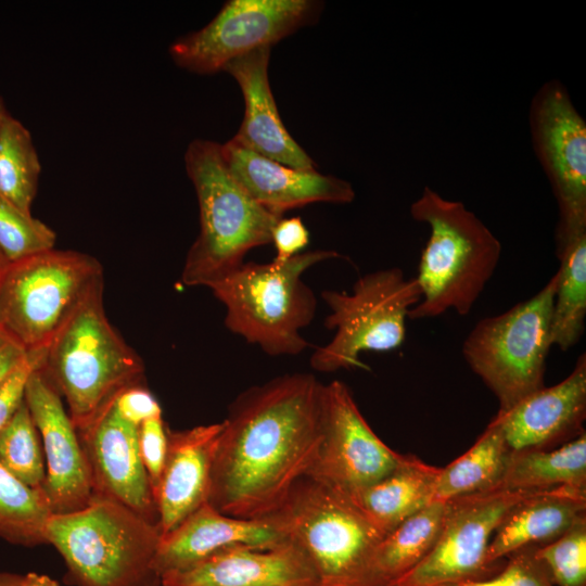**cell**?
Listing matches in <instances>:
<instances>
[{"instance_id": "cell-1", "label": "cell", "mask_w": 586, "mask_h": 586, "mask_svg": "<svg viewBox=\"0 0 586 586\" xmlns=\"http://www.w3.org/2000/svg\"><path fill=\"white\" fill-rule=\"evenodd\" d=\"M320 383L291 373L246 388L228 408L211 474L208 504L222 514H271L306 475L322 437Z\"/></svg>"}, {"instance_id": "cell-2", "label": "cell", "mask_w": 586, "mask_h": 586, "mask_svg": "<svg viewBox=\"0 0 586 586\" xmlns=\"http://www.w3.org/2000/svg\"><path fill=\"white\" fill-rule=\"evenodd\" d=\"M410 215L429 226L430 237L415 277L421 300L408 318H435L448 310L468 315L497 268L500 241L462 202L428 186L410 205Z\"/></svg>"}, {"instance_id": "cell-3", "label": "cell", "mask_w": 586, "mask_h": 586, "mask_svg": "<svg viewBox=\"0 0 586 586\" xmlns=\"http://www.w3.org/2000/svg\"><path fill=\"white\" fill-rule=\"evenodd\" d=\"M200 209V232L188 251L181 281L212 288L244 262L252 249L271 243L282 218L259 205L229 171L218 142L196 139L184 154Z\"/></svg>"}, {"instance_id": "cell-4", "label": "cell", "mask_w": 586, "mask_h": 586, "mask_svg": "<svg viewBox=\"0 0 586 586\" xmlns=\"http://www.w3.org/2000/svg\"><path fill=\"white\" fill-rule=\"evenodd\" d=\"M67 404L77 430L120 391L141 384V357L109 321L103 282L97 284L63 323L39 368Z\"/></svg>"}, {"instance_id": "cell-5", "label": "cell", "mask_w": 586, "mask_h": 586, "mask_svg": "<svg viewBox=\"0 0 586 586\" xmlns=\"http://www.w3.org/2000/svg\"><path fill=\"white\" fill-rule=\"evenodd\" d=\"M160 538L157 524L101 497L52 513L46 527L47 544L60 552L75 586H161L153 566Z\"/></svg>"}, {"instance_id": "cell-6", "label": "cell", "mask_w": 586, "mask_h": 586, "mask_svg": "<svg viewBox=\"0 0 586 586\" xmlns=\"http://www.w3.org/2000/svg\"><path fill=\"white\" fill-rule=\"evenodd\" d=\"M342 255L333 250L300 253L282 265L243 263L211 288L226 307L225 324L267 355H298L310 346L301 330L316 313V296L302 280L311 266Z\"/></svg>"}, {"instance_id": "cell-7", "label": "cell", "mask_w": 586, "mask_h": 586, "mask_svg": "<svg viewBox=\"0 0 586 586\" xmlns=\"http://www.w3.org/2000/svg\"><path fill=\"white\" fill-rule=\"evenodd\" d=\"M266 518L305 552L319 586H365L385 536L347 493L309 476L300 479Z\"/></svg>"}, {"instance_id": "cell-8", "label": "cell", "mask_w": 586, "mask_h": 586, "mask_svg": "<svg viewBox=\"0 0 586 586\" xmlns=\"http://www.w3.org/2000/svg\"><path fill=\"white\" fill-rule=\"evenodd\" d=\"M557 275L532 297L476 322L462 344L471 370L496 396L499 411L544 387Z\"/></svg>"}, {"instance_id": "cell-9", "label": "cell", "mask_w": 586, "mask_h": 586, "mask_svg": "<svg viewBox=\"0 0 586 586\" xmlns=\"http://www.w3.org/2000/svg\"><path fill=\"white\" fill-rule=\"evenodd\" d=\"M100 282L101 264L77 251L54 247L9 263L0 284V327L27 352L43 351Z\"/></svg>"}, {"instance_id": "cell-10", "label": "cell", "mask_w": 586, "mask_h": 586, "mask_svg": "<svg viewBox=\"0 0 586 586\" xmlns=\"http://www.w3.org/2000/svg\"><path fill=\"white\" fill-rule=\"evenodd\" d=\"M321 297L331 309L324 327L335 334L313 353L310 366L320 372H334L369 369L359 359L362 352L400 347L408 311L421 300V291L416 278L407 279L402 269L393 267L359 277L351 293L326 290Z\"/></svg>"}, {"instance_id": "cell-11", "label": "cell", "mask_w": 586, "mask_h": 586, "mask_svg": "<svg viewBox=\"0 0 586 586\" xmlns=\"http://www.w3.org/2000/svg\"><path fill=\"white\" fill-rule=\"evenodd\" d=\"M321 7L313 0H230L203 28L175 40L169 54L186 71L214 74L317 21Z\"/></svg>"}, {"instance_id": "cell-12", "label": "cell", "mask_w": 586, "mask_h": 586, "mask_svg": "<svg viewBox=\"0 0 586 586\" xmlns=\"http://www.w3.org/2000/svg\"><path fill=\"white\" fill-rule=\"evenodd\" d=\"M539 491L497 487L447 501L432 549L395 586H457L495 574L501 565L487 562L494 533L520 502Z\"/></svg>"}, {"instance_id": "cell-13", "label": "cell", "mask_w": 586, "mask_h": 586, "mask_svg": "<svg viewBox=\"0 0 586 586\" xmlns=\"http://www.w3.org/2000/svg\"><path fill=\"white\" fill-rule=\"evenodd\" d=\"M528 122L558 204V225H586V123L561 81H546L535 92Z\"/></svg>"}, {"instance_id": "cell-14", "label": "cell", "mask_w": 586, "mask_h": 586, "mask_svg": "<svg viewBox=\"0 0 586 586\" xmlns=\"http://www.w3.org/2000/svg\"><path fill=\"white\" fill-rule=\"evenodd\" d=\"M321 424V442L305 476L348 495L386 475L403 456L377 436L341 381L322 385Z\"/></svg>"}, {"instance_id": "cell-15", "label": "cell", "mask_w": 586, "mask_h": 586, "mask_svg": "<svg viewBox=\"0 0 586 586\" xmlns=\"http://www.w3.org/2000/svg\"><path fill=\"white\" fill-rule=\"evenodd\" d=\"M25 403L43 449V492L52 512L67 513L86 507L93 498V487L77 429L61 395L39 368L28 379Z\"/></svg>"}, {"instance_id": "cell-16", "label": "cell", "mask_w": 586, "mask_h": 586, "mask_svg": "<svg viewBox=\"0 0 586 586\" xmlns=\"http://www.w3.org/2000/svg\"><path fill=\"white\" fill-rule=\"evenodd\" d=\"M114 398L77 430L90 470L93 497L117 501L158 525L151 484L140 456L138 426L118 413Z\"/></svg>"}, {"instance_id": "cell-17", "label": "cell", "mask_w": 586, "mask_h": 586, "mask_svg": "<svg viewBox=\"0 0 586 586\" xmlns=\"http://www.w3.org/2000/svg\"><path fill=\"white\" fill-rule=\"evenodd\" d=\"M513 453L558 447L585 432L586 354L556 385L542 387L494 417Z\"/></svg>"}, {"instance_id": "cell-18", "label": "cell", "mask_w": 586, "mask_h": 586, "mask_svg": "<svg viewBox=\"0 0 586 586\" xmlns=\"http://www.w3.org/2000/svg\"><path fill=\"white\" fill-rule=\"evenodd\" d=\"M161 586H319L316 571L293 542L270 547L237 545L182 570L164 574Z\"/></svg>"}, {"instance_id": "cell-19", "label": "cell", "mask_w": 586, "mask_h": 586, "mask_svg": "<svg viewBox=\"0 0 586 586\" xmlns=\"http://www.w3.org/2000/svg\"><path fill=\"white\" fill-rule=\"evenodd\" d=\"M225 163L244 190L264 208L281 216L292 208L316 202L347 204L354 201L353 186L316 169H297L269 160L233 138L221 144Z\"/></svg>"}, {"instance_id": "cell-20", "label": "cell", "mask_w": 586, "mask_h": 586, "mask_svg": "<svg viewBox=\"0 0 586 586\" xmlns=\"http://www.w3.org/2000/svg\"><path fill=\"white\" fill-rule=\"evenodd\" d=\"M222 422L167 431V450L153 492L161 536L208 501L214 455Z\"/></svg>"}, {"instance_id": "cell-21", "label": "cell", "mask_w": 586, "mask_h": 586, "mask_svg": "<svg viewBox=\"0 0 586 586\" xmlns=\"http://www.w3.org/2000/svg\"><path fill=\"white\" fill-rule=\"evenodd\" d=\"M285 540L286 536L268 518H233L205 502L161 536L153 566L162 578L168 572L189 568L231 546L270 547Z\"/></svg>"}, {"instance_id": "cell-22", "label": "cell", "mask_w": 586, "mask_h": 586, "mask_svg": "<svg viewBox=\"0 0 586 586\" xmlns=\"http://www.w3.org/2000/svg\"><path fill=\"white\" fill-rule=\"evenodd\" d=\"M269 47L254 50L229 62L224 71L240 86L245 112L235 141L269 160L297 169H316L313 158L284 127L269 79Z\"/></svg>"}, {"instance_id": "cell-23", "label": "cell", "mask_w": 586, "mask_h": 586, "mask_svg": "<svg viewBox=\"0 0 586 586\" xmlns=\"http://www.w3.org/2000/svg\"><path fill=\"white\" fill-rule=\"evenodd\" d=\"M586 517V492L571 487L543 489L520 502L493 535L487 562L527 547L551 543Z\"/></svg>"}, {"instance_id": "cell-24", "label": "cell", "mask_w": 586, "mask_h": 586, "mask_svg": "<svg viewBox=\"0 0 586 586\" xmlns=\"http://www.w3.org/2000/svg\"><path fill=\"white\" fill-rule=\"evenodd\" d=\"M441 468L413 455H403L396 467L373 484L349 495L385 535L433 499Z\"/></svg>"}, {"instance_id": "cell-25", "label": "cell", "mask_w": 586, "mask_h": 586, "mask_svg": "<svg viewBox=\"0 0 586 586\" xmlns=\"http://www.w3.org/2000/svg\"><path fill=\"white\" fill-rule=\"evenodd\" d=\"M560 260L551 315V343L565 352L581 340L586 319V227H556Z\"/></svg>"}, {"instance_id": "cell-26", "label": "cell", "mask_w": 586, "mask_h": 586, "mask_svg": "<svg viewBox=\"0 0 586 586\" xmlns=\"http://www.w3.org/2000/svg\"><path fill=\"white\" fill-rule=\"evenodd\" d=\"M446 510L433 501L386 534L377 546L365 586H395L432 549Z\"/></svg>"}, {"instance_id": "cell-27", "label": "cell", "mask_w": 586, "mask_h": 586, "mask_svg": "<svg viewBox=\"0 0 586 586\" xmlns=\"http://www.w3.org/2000/svg\"><path fill=\"white\" fill-rule=\"evenodd\" d=\"M499 422L494 418L476 442L463 455L441 468L432 501L451 499L497 488L511 461Z\"/></svg>"}, {"instance_id": "cell-28", "label": "cell", "mask_w": 586, "mask_h": 586, "mask_svg": "<svg viewBox=\"0 0 586 586\" xmlns=\"http://www.w3.org/2000/svg\"><path fill=\"white\" fill-rule=\"evenodd\" d=\"M571 487L586 492V433L551 449L513 453L499 488Z\"/></svg>"}, {"instance_id": "cell-29", "label": "cell", "mask_w": 586, "mask_h": 586, "mask_svg": "<svg viewBox=\"0 0 586 586\" xmlns=\"http://www.w3.org/2000/svg\"><path fill=\"white\" fill-rule=\"evenodd\" d=\"M49 500L0 463V537L11 544L34 547L47 544L46 527L52 515Z\"/></svg>"}, {"instance_id": "cell-30", "label": "cell", "mask_w": 586, "mask_h": 586, "mask_svg": "<svg viewBox=\"0 0 586 586\" xmlns=\"http://www.w3.org/2000/svg\"><path fill=\"white\" fill-rule=\"evenodd\" d=\"M40 173L41 164L29 130L10 114L0 137V195L31 213Z\"/></svg>"}, {"instance_id": "cell-31", "label": "cell", "mask_w": 586, "mask_h": 586, "mask_svg": "<svg viewBox=\"0 0 586 586\" xmlns=\"http://www.w3.org/2000/svg\"><path fill=\"white\" fill-rule=\"evenodd\" d=\"M43 459L40 436L24 398L0 431V463L24 484L43 489Z\"/></svg>"}, {"instance_id": "cell-32", "label": "cell", "mask_w": 586, "mask_h": 586, "mask_svg": "<svg viewBox=\"0 0 586 586\" xmlns=\"http://www.w3.org/2000/svg\"><path fill=\"white\" fill-rule=\"evenodd\" d=\"M55 232L0 195V252L9 263L54 249Z\"/></svg>"}, {"instance_id": "cell-33", "label": "cell", "mask_w": 586, "mask_h": 586, "mask_svg": "<svg viewBox=\"0 0 586 586\" xmlns=\"http://www.w3.org/2000/svg\"><path fill=\"white\" fill-rule=\"evenodd\" d=\"M535 555L556 586H586V517Z\"/></svg>"}, {"instance_id": "cell-34", "label": "cell", "mask_w": 586, "mask_h": 586, "mask_svg": "<svg viewBox=\"0 0 586 586\" xmlns=\"http://www.w3.org/2000/svg\"><path fill=\"white\" fill-rule=\"evenodd\" d=\"M536 547L512 552L495 574L457 586H556L547 570L535 555Z\"/></svg>"}, {"instance_id": "cell-35", "label": "cell", "mask_w": 586, "mask_h": 586, "mask_svg": "<svg viewBox=\"0 0 586 586\" xmlns=\"http://www.w3.org/2000/svg\"><path fill=\"white\" fill-rule=\"evenodd\" d=\"M167 431L162 416L148 419L138 426L140 456L149 476L152 494L158 483L166 457Z\"/></svg>"}, {"instance_id": "cell-36", "label": "cell", "mask_w": 586, "mask_h": 586, "mask_svg": "<svg viewBox=\"0 0 586 586\" xmlns=\"http://www.w3.org/2000/svg\"><path fill=\"white\" fill-rule=\"evenodd\" d=\"M42 357L43 351L28 352L27 357L0 384V431L24 402L28 379L40 368Z\"/></svg>"}, {"instance_id": "cell-37", "label": "cell", "mask_w": 586, "mask_h": 586, "mask_svg": "<svg viewBox=\"0 0 586 586\" xmlns=\"http://www.w3.org/2000/svg\"><path fill=\"white\" fill-rule=\"evenodd\" d=\"M114 405L125 420L137 426L148 419L162 416L158 402L142 384L120 391L114 398Z\"/></svg>"}, {"instance_id": "cell-38", "label": "cell", "mask_w": 586, "mask_h": 586, "mask_svg": "<svg viewBox=\"0 0 586 586\" xmlns=\"http://www.w3.org/2000/svg\"><path fill=\"white\" fill-rule=\"evenodd\" d=\"M276 247L273 263L282 265L301 253L309 243V232L301 217L280 218L271 232Z\"/></svg>"}, {"instance_id": "cell-39", "label": "cell", "mask_w": 586, "mask_h": 586, "mask_svg": "<svg viewBox=\"0 0 586 586\" xmlns=\"http://www.w3.org/2000/svg\"><path fill=\"white\" fill-rule=\"evenodd\" d=\"M27 355L28 352L0 327V384Z\"/></svg>"}, {"instance_id": "cell-40", "label": "cell", "mask_w": 586, "mask_h": 586, "mask_svg": "<svg viewBox=\"0 0 586 586\" xmlns=\"http://www.w3.org/2000/svg\"><path fill=\"white\" fill-rule=\"evenodd\" d=\"M29 575L0 571V586H27Z\"/></svg>"}, {"instance_id": "cell-41", "label": "cell", "mask_w": 586, "mask_h": 586, "mask_svg": "<svg viewBox=\"0 0 586 586\" xmlns=\"http://www.w3.org/2000/svg\"><path fill=\"white\" fill-rule=\"evenodd\" d=\"M29 582L27 586H60L59 583L44 574L28 573Z\"/></svg>"}, {"instance_id": "cell-42", "label": "cell", "mask_w": 586, "mask_h": 586, "mask_svg": "<svg viewBox=\"0 0 586 586\" xmlns=\"http://www.w3.org/2000/svg\"><path fill=\"white\" fill-rule=\"evenodd\" d=\"M9 115H10V113L7 110L5 103H4L3 99L0 95V137H1V132H2V129H3L4 123H5Z\"/></svg>"}, {"instance_id": "cell-43", "label": "cell", "mask_w": 586, "mask_h": 586, "mask_svg": "<svg viewBox=\"0 0 586 586\" xmlns=\"http://www.w3.org/2000/svg\"><path fill=\"white\" fill-rule=\"evenodd\" d=\"M8 265H9V262L5 259L3 254L0 252V284H1V281H2V278H3V275L5 272V269H7Z\"/></svg>"}]
</instances>
